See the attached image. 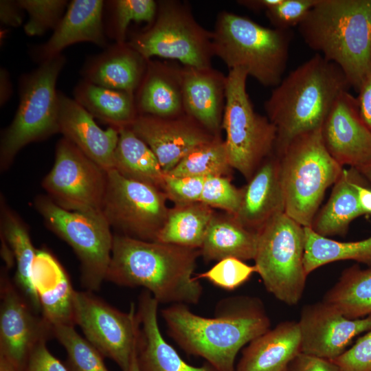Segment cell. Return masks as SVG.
I'll return each mask as SVG.
<instances>
[{
    "mask_svg": "<svg viewBox=\"0 0 371 371\" xmlns=\"http://www.w3.org/2000/svg\"><path fill=\"white\" fill-rule=\"evenodd\" d=\"M304 227V270L308 276L322 265L338 260H351L371 267V236L361 240L339 242Z\"/></svg>",
    "mask_w": 371,
    "mask_h": 371,
    "instance_id": "cell-35",
    "label": "cell"
},
{
    "mask_svg": "<svg viewBox=\"0 0 371 371\" xmlns=\"http://www.w3.org/2000/svg\"><path fill=\"white\" fill-rule=\"evenodd\" d=\"M158 304L146 290L139 297L137 313L140 332L137 357L140 371H216L209 363L201 367L187 363L167 343L159 327Z\"/></svg>",
    "mask_w": 371,
    "mask_h": 371,
    "instance_id": "cell-22",
    "label": "cell"
},
{
    "mask_svg": "<svg viewBox=\"0 0 371 371\" xmlns=\"http://www.w3.org/2000/svg\"><path fill=\"white\" fill-rule=\"evenodd\" d=\"M255 272L257 273L255 265H248L236 258H227L218 261L210 269L195 278L207 279L218 287L232 291L247 282Z\"/></svg>",
    "mask_w": 371,
    "mask_h": 371,
    "instance_id": "cell-41",
    "label": "cell"
},
{
    "mask_svg": "<svg viewBox=\"0 0 371 371\" xmlns=\"http://www.w3.org/2000/svg\"><path fill=\"white\" fill-rule=\"evenodd\" d=\"M17 2L28 14L24 31L32 36L42 35L49 29L54 30L67 4L65 0H19Z\"/></svg>",
    "mask_w": 371,
    "mask_h": 371,
    "instance_id": "cell-39",
    "label": "cell"
},
{
    "mask_svg": "<svg viewBox=\"0 0 371 371\" xmlns=\"http://www.w3.org/2000/svg\"><path fill=\"white\" fill-rule=\"evenodd\" d=\"M74 322L85 338L102 355L127 371L137 350L139 322L133 304L128 313L122 312L93 295L76 291Z\"/></svg>",
    "mask_w": 371,
    "mask_h": 371,
    "instance_id": "cell-14",
    "label": "cell"
},
{
    "mask_svg": "<svg viewBox=\"0 0 371 371\" xmlns=\"http://www.w3.org/2000/svg\"><path fill=\"white\" fill-rule=\"evenodd\" d=\"M333 361L341 371H371V329Z\"/></svg>",
    "mask_w": 371,
    "mask_h": 371,
    "instance_id": "cell-44",
    "label": "cell"
},
{
    "mask_svg": "<svg viewBox=\"0 0 371 371\" xmlns=\"http://www.w3.org/2000/svg\"><path fill=\"white\" fill-rule=\"evenodd\" d=\"M11 83L8 71L1 68L0 71V103L3 105L11 95Z\"/></svg>",
    "mask_w": 371,
    "mask_h": 371,
    "instance_id": "cell-51",
    "label": "cell"
},
{
    "mask_svg": "<svg viewBox=\"0 0 371 371\" xmlns=\"http://www.w3.org/2000/svg\"><path fill=\"white\" fill-rule=\"evenodd\" d=\"M34 206L47 227L71 246L80 261V282L87 291L100 289L110 263L113 234L101 211L72 212L47 195L36 197Z\"/></svg>",
    "mask_w": 371,
    "mask_h": 371,
    "instance_id": "cell-11",
    "label": "cell"
},
{
    "mask_svg": "<svg viewBox=\"0 0 371 371\" xmlns=\"http://www.w3.org/2000/svg\"><path fill=\"white\" fill-rule=\"evenodd\" d=\"M297 27L308 47L358 91L371 73V0H318Z\"/></svg>",
    "mask_w": 371,
    "mask_h": 371,
    "instance_id": "cell-4",
    "label": "cell"
},
{
    "mask_svg": "<svg viewBox=\"0 0 371 371\" xmlns=\"http://www.w3.org/2000/svg\"><path fill=\"white\" fill-rule=\"evenodd\" d=\"M106 183L107 171L63 137L57 144L54 164L42 187L59 207L87 212L101 211Z\"/></svg>",
    "mask_w": 371,
    "mask_h": 371,
    "instance_id": "cell-13",
    "label": "cell"
},
{
    "mask_svg": "<svg viewBox=\"0 0 371 371\" xmlns=\"http://www.w3.org/2000/svg\"><path fill=\"white\" fill-rule=\"evenodd\" d=\"M112 4L113 36L118 44L126 43V34L131 22H146L150 25L157 11V2L153 0H117Z\"/></svg>",
    "mask_w": 371,
    "mask_h": 371,
    "instance_id": "cell-38",
    "label": "cell"
},
{
    "mask_svg": "<svg viewBox=\"0 0 371 371\" xmlns=\"http://www.w3.org/2000/svg\"><path fill=\"white\" fill-rule=\"evenodd\" d=\"M74 98L93 117L118 129L129 127L139 115L135 93L101 87L85 80L76 86Z\"/></svg>",
    "mask_w": 371,
    "mask_h": 371,
    "instance_id": "cell-31",
    "label": "cell"
},
{
    "mask_svg": "<svg viewBox=\"0 0 371 371\" xmlns=\"http://www.w3.org/2000/svg\"><path fill=\"white\" fill-rule=\"evenodd\" d=\"M212 207L198 202L169 209L156 242L200 249L214 216Z\"/></svg>",
    "mask_w": 371,
    "mask_h": 371,
    "instance_id": "cell-34",
    "label": "cell"
},
{
    "mask_svg": "<svg viewBox=\"0 0 371 371\" xmlns=\"http://www.w3.org/2000/svg\"><path fill=\"white\" fill-rule=\"evenodd\" d=\"M300 352L298 323L282 322L249 343L243 351L236 371H284Z\"/></svg>",
    "mask_w": 371,
    "mask_h": 371,
    "instance_id": "cell-26",
    "label": "cell"
},
{
    "mask_svg": "<svg viewBox=\"0 0 371 371\" xmlns=\"http://www.w3.org/2000/svg\"><path fill=\"white\" fill-rule=\"evenodd\" d=\"M350 88L341 69L317 53L283 78L264 103L277 131L274 154L295 137L321 128L338 97Z\"/></svg>",
    "mask_w": 371,
    "mask_h": 371,
    "instance_id": "cell-3",
    "label": "cell"
},
{
    "mask_svg": "<svg viewBox=\"0 0 371 371\" xmlns=\"http://www.w3.org/2000/svg\"><path fill=\"white\" fill-rule=\"evenodd\" d=\"M356 97L361 115L371 131V73L366 78Z\"/></svg>",
    "mask_w": 371,
    "mask_h": 371,
    "instance_id": "cell-48",
    "label": "cell"
},
{
    "mask_svg": "<svg viewBox=\"0 0 371 371\" xmlns=\"http://www.w3.org/2000/svg\"><path fill=\"white\" fill-rule=\"evenodd\" d=\"M113 169L128 179L161 190L164 173L157 157L129 127L119 129Z\"/></svg>",
    "mask_w": 371,
    "mask_h": 371,
    "instance_id": "cell-32",
    "label": "cell"
},
{
    "mask_svg": "<svg viewBox=\"0 0 371 371\" xmlns=\"http://www.w3.org/2000/svg\"><path fill=\"white\" fill-rule=\"evenodd\" d=\"M127 44L146 60L157 56L177 60L183 66L212 67V32L202 27L185 3L157 2V11L148 28L132 36Z\"/></svg>",
    "mask_w": 371,
    "mask_h": 371,
    "instance_id": "cell-9",
    "label": "cell"
},
{
    "mask_svg": "<svg viewBox=\"0 0 371 371\" xmlns=\"http://www.w3.org/2000/svg\"><path fill=\"white\" fill-rule=\"evenodd\" d=\"M318 0H282L265 14L274 28L291 30L298 26Z\"/></svg>",
    "mask_w": 371,
    "mask_h": 371,
    "instance_id": "cell-43",
    "label": "cell"
},
{
    "mask_svg": "<svg viewBox=\"0 0 371 371\" xmlns=\"http://www.w3.org/2000/svg\"><path fill=\"white\" fill-rule=\"evenodd\" d=\"M357 169L371 186V161Z\"/></svg>",
    "mask_w": 371,
    "mask_h": 371,
    "instance_id": "cell-53",
    "label": "cell"
},
{
    "mask_svg": "<svg viewBox=\"0 0 371 371\" xmlns=\"http://www.w3.org/2000/svg\"><path fill=\"white\" fill-rule=\"evenodd\" d=\"M127 371H140L137 361V350L133 355L131 361Z\"/></svg>",
    "mask_w": 371,
    "mask_h": 371,
    "instance_id": "cell-54",
    "label": "cell"
},
{
    "mask_svg": "<svg viewBox=\"0 0 371 371\" xmlns=\"http://www.w3.org/2000/svg\"><path fill=\"white\" fill-rule=\"evenodd\" d=\"M144 58L127 43H115L91 58L83 69L85 80L95 85L135 93L147 68Z\"/></svg>",
    "mask_w": 371,
    "mask_h": 371,
    "instance_id": "cell-27",
    "label": "cell"
},
{
    "mask_svg": "<svg viewBox=\"0 0 371 371\" xmlns=\"http://www.w3.org/2000/svg\"><path fill=\"white\" fill-rule=\"evenodd\" d=\"M23 9L17 1L1 0L0 1V19L3 24L18 27L23 22Z\"/></svg>",
    "mask_w": 371,
    "mask_h": 371,
    "instance_id": "cell-47",
    "label": "cell"
},
{
    "mask_svg": "<svg viewBox=\"0 0 371 371\" xmlns=\"http://www.w3.org/2000/svg\"><path fill=\"white\" fill-rule=\"evenodd\" d=\"M60 133L106 171L114 168L119 129L101 128L94 117L76 100L58 92Z\"/></svg>",
    "mask_w": 371,
    "mask_h": 371,
    "instance_id": "cell-19",
    "label": "cell"
},
{
    "mask_svg": "<svg viewBox=\"0 0 371 371\" xmlns=\"http://www.w3.org/2000/svg\"><path fill=\"white\" fill-rule=\"evenodd\" d=\"M214 317L193 313L184 304L161 310L168 335L190 355L205 359L216 371H235L240 348L270 329V319L257 297L237 296L220 303Z\"/></svg>",
    "mask_w": 371,
    "mask_h": 371,
    "instance_id": "cell-1",
    "label": "cell"
},
{
    "mask_svg": "<svg viewBox=\"0 0 371 371\" xmlns=\"http://www.w3.org/2000/svg\"><path fill=\"white\" fill-rule=\"evenodd\" d=\"M324 144L341 166L359 168L371 161V131L349 91L337 99L322 127Z\"/></svg>",
    "mask_w": 371,
    "mask_h": 371,
    "instance_id": "cell-18",
    "label": "cell"
},
{
    "mask_svg": "<svg viewBox=\"0 0 371 371\" xmlns=\"http://www.w3.org/2000/svg\"><path fill=\"white\" fill-rule=\"evenodd\" d=\"M258 240V232L245 227L234 215L214 214L199 250L207 262L227 258L254 260Z\"/></svg>",
    "mask_w": 371,
    "mask_h": 371,
    "instance_id": "cell-30",
    "label": "cell"
},
{
    "mask_svg": "<svg viewBox=\"0 0 371 371\" xmlns=\"http://www.w3.org/2000/svg\"><path fill=\"white\" fill-rule=\"evenodd\" d=\"M247 73L229 70L222 122L229 164L249 181L274 153L277 131L267 116L256 113L247 91Z\"/></svg>",
    "mask_w": 371,
    "mask_h": 371,
    "instance_id": "cell-8",
    "label": "cell"
},
{
    "mask_svg": "<svg viewBox=\"0 0 371 371\" xmlns=\"http://www.w3.org/2000/svg\"><path fill=\"white\" fill-rule=\"evenodd\" d=\"M64 64L65 58L59 54L42 62L23 80L17 111L1 135V172L9 168L24 146L60 133L56 84Z\"/></svg>",
    "mask_w": 371,
    "mask_h": 371,
    "instance_id": "cell-7",
    "label": "cell"
},
{
    "mask_svg": "<svg viewBox=\"0 0 371 371\" xmlns=\"http://www.w3.org/2000/svg\"><path fill=\"white\" fill-rule=\"evenodd\" d=\"M184 112L214 135H218L225 105L226 76L212 68L182 66Z\"/></svg>",
    "mask_w": 371,
    "mask_h": 371,
    "instance_id": "cell-20",
    "label": "cell"
},
{
    "mask_svg": "<svg viewBox=\"0 0 371 371\" xmlns=\"http://www.w3.org/2000/svg\"><path fill=\"white\" fill-rule=\"evenodd\" d=\"M32 282L43 317L53 326L73 325L75 290L58 260L46 250H38L32 265Z\"/></svg>",
    "mask_w": 371,
    "mask_h": 371,
    "instance_id": "cell-23",
    "label": "cell"
},
{
    "mask_svg": "<svg viewBox=\"0 0 371 371\" xmlns=\"http://www.w3.org/2000/svg\"><path fill=\"white\" fill-rule=\"evenodd\" d=\"M200 255L199 249L113 234L105 280L143 286L159 304H196L203 293L192 276Z\"/></svg>",
    "mask_w": 371,
    "mask_h": 371,
    "instance_id": "cell-2",
    "label": "cell"
},
{
    "mask_svg": "<svg viewBox=\"0 0 371 371\" xmlns=\"http://www.w3.org/2000/svg\"><path fill=\"white\" fill-rule=\"evenodd\" d=\"M361 177L357 168H344L334 184L329 199L316 214L310 227L315 233L327 238L344 236L350 223L364 215L359 203L356 188Z\"/></svg>",
    "mask_w": 371,
    "mask_h": 371,
    "instance_id": "cell-29",
    "label": "cell"
},
{
    "mask_svg": "<svg viewBox=\"0 0 371 371\" xmlns=\"http://www.w3.org/2000/svg\"><path fill=\"white\" fill-rule=\"evenodd\" d=\"M232 168L219 135L189 152L167 175L173 177H225Z\"/></svg>",
    "mask_w": 371,
    "mask_h": 371,
    "instance_id": "cell-36",
    "label": "cell"
},
{
    "mask_svg": "<svg viewBox=\"0 0 371 371\" xmlns=\"http://www.w3.org/2000/svg\"><path fill=\"white\" fill-rule=\"evenodd\" d=\"M129 128L150 147L164 174L195 147L216 136L186 113L168 117L138 115Z\"/></svg>",
    "mask_w": 371,
    "mask_h": 371,
    "instance_id": "cell-17",
    "label": "cell"
},
{
    "mask_svg": "<svg viewBox=\"0 0 371 371\" xmlns=\"http://www.w3.org/2000/svg\"><path fill=\"white\" fill-rule=\"evenodd\" d=\"M8 270L1 272L0 355L24 371L32 352L53 335V328L10 280Z\"/></svg>",
    "mask_w": 371,
    "mask_h": 371,
    "instance_id": "cell-15",
    "label": "cell"
},
{
    "mask_svg": "<svg viewBox=\"0 0 371 371\" xmlns=\"http://www.w3.org/2000/svg\"><path fill=\"white\" fill-rule=\"evenodd\" d=\"M292 38L291 30L266 27L223 11L212 31L214 55L229 70L242 69L262 86L274 88L283 78Z\"/></svg>",
    "mask_w": 371,
    "mask_h": 371,
    "instance_id": "cell-5",
    "label": "cell"
},
{
    "mask_svg": "<svg viewBox=\"0 0 371 371\" xmlns=\"http://www.w3.org/2000/svg\"><path fill=\"white\" fill-rule=\"evenodd\" d=\"M205 177H173L164 174L161 190L175 205L200 202Z\"/></svg>",
    "mask_w": 371,
    "mask_h": 371,
    "instance_id": "cell-42",
    "label": "cell"
},
{
    "mask_svg": "<svg viewBox=\"0 0 371 371\" xmlns=\"http://www.w3.org/2000/svg\"><path fill=\"white\" fill-rule=\"evenodd\" d=\"M53 335L65 348L69 371H109L102 355L74 329L73 325H55Z\"/></svg>",
    "mask_w": 371,
    "mask_h": 371,
    "instance_id": "cell-37",
    "label": "cell"
},
{
    "mask_svg": "<svg viewBox=\"0 0 371 371\" xmlns=\"http://www.w3.org/2000/svg\"><path fill=\"white\" fill-rule=\"evenodd\" d=\"M47 341L39 343L32 352L24 371H69L46 346Z\"/></svg>",
    "mask_w": 371,
    "mask_h": 371,
    "instance_id": "cell-45",
    "label": "cell"
},
{
    "mask_svg": "<svg viewBox=\"0 0 371 371\" xmlns=\"http://www.w3.org/2000/svg\"><path fill=\"white\" fill-rule=\"evenodd\" d=\"M0 371H22L5 357L0 355Z\"/></svg>",
    "mask_w": 371,
    "mask_h": 371,
    "instance_id": "cell-52",
    "label": "cell"
},
{
    "mask_svg": "<svg viewBox=\"0 0 371 371\" xmlns=\"http://www.w3.org/2000/svg\"><path fill=\"white\" fill-rule=\"evenodd\" d=\"M258 234L254 265L266 289L288 305L297 304L307 277L304 267V227L283 212Z\"/></svg>",
    "mask_w": 371,
    "mask_h": 371,
    "instance_id": "cell-10",
    "label": "cell"
},
{
    "mask_svg": "<svg viewBox=\"0 0 371 371\" xmlns=\"http://www.w3.org/2000/svg\"><path fill=\"white\" fill-rule=\"evenodd\" d=\"M104 1L73 0L49 40L36 52L44 62L59 54L65 47L79 42H91L104 46L102 23Z\"/></svg>",
    "mask_w": 371,
    "mask_h": 371,
    "instance_id": "cell-24",
    "label": "cell"
},
{
    "mask_svg": "<svg viewBox=\"0 0 371 371\" xmlns=\"http://www.w3.org/2000/svg\"><path fill=\"white\" fill-rule=\"evenodd\" d=\"M284 371H341L333 361L300 352L287 365Z\"/></svg>",
    "mask_w": 371,
    "mask_h": 371,
    "instance_id": "cell-46",
    "label": "cell"
},
{
    "mask_svg": "<svg viewBox=\"0 0 371 371\" xmlns=\"http://www.w3.org/2000/svg\"><path fill=\"white\" fill-rule=\"evenodd\" d=\"M166 199L161 190L111 169L107 171L101 212L111 227L122 235L155 241L169 212Z\"/></svg>",
    "mask_w": 371,
    "mask_h": 371,
    "instance_id": "cell-12",
    "label": "cell"
},
{
    "mask_svg": "<svg viewBox=\"0 0 371 371\" xmlns=\"http://www.w3.org/2000/svg\"><path fill=\"white\" fill-rule=\"evenodd\" d=\"M243 188L238 189L226 177H205L200 202L235 215L240 206Z\"/></svg>",
    "mask_w": 371,
    "mask_h": 371,
    "instance_id": "cell-40",
    "label": "cell"
},
{
    "mask_svg": "<svg viewBox=\"0 0 371 371\" xmlns=\"http://www.w3.org/2000/svg\"><path fill=\"white\" fill-rule=\"evenodd\" d=\"M0 233L11 249L16 264L14 283L34 309L41 312L39 300L32 282V265L36 256L29 229L20 216L0 196Z\"/></svg>",
    "mask_w": 371,
    "mask_h": 371,
    "instance_id": "cell-28",
    "label": "cell"
},
{
    "mask_svg": "<svg viewBox=\"0 0 371 371\" xmlns=\"http://www.w3.org/2000/svg\"><path fill=\"white\" fill-rule=\"evenodd\" d=\"M285 212L279 159L266 158L243 188L240 206L234 217L247 229L258 232L276 215Z\"/></svg>",
    "mask_w": 371,
    "mask_h": 371,
    "instance_id": "cell-21",
    "label": "cell"
},
{
    "mask_svg": "<svg viewBox=\"0 0 371 371\" xmlns=\"http://www.w3.org/2000/svg\"><path fill=\"white\" fill-rule=\"evenodd\" d=\"M181 68L148 60L145 74L135 93L139 115L168 117L185 113Z\"/></svg>",
    "mask_w": 371,
    "mask_h": 371,
    "instance_id": "cell-25",
    "label": "cell"
},
{
    "mask_svg": "<svg viewBox=\"0 0 371 371\" xmlns=\"http://www.w3.org/2000/svg\"><path fill=\"white\" fill-rule=\"evenodd\" d=\"M282 0H240L238 1V3L247 8L249 10L259 12L265 11V12L278 5Z\"/></svg>",
    "mask_w": 371,
    "mask_h": 371,
    "instance_id": "cell-50",
    "label": "cell"
},
{
    "mask_svg": "<svg viewBox=\"0 0 371 371\" xmlns=\"http://www.w3.org/2000/svg\"><path fill=\"white\" fill-rule=\"evenodd\" d=\"M297 323L301 352L333 360L347 350L355 337L371 329V315L348 319L321 301L305 305Z\"/></svg>",
    "mask_w": 371,
    "mask_h": 371,
    "instance_id": "cell-16",
    "label": "cell"
},
{
    "mask_svg": "<svg viewBox=\"0 0 371 371\" xmlns=\"http://www.w3.org/2000/svg\"><path fill=\"white\" fill-rule=\"evenodd\" d=\"M277 156L285 213L310 227L326 190L337 181L344 168L326 150L321 128L295 137Z\"/></svg>",
    "mask_w": 371,
    "mask_h": 371,
    "instance_id": "cell-6",
    "label": "cell"
},
{
    "mask_svg": "<svg viewBox=\"0 0 371 371\" xmlns=\"http://www.w3.org/2000/svg\"><path fill=\"white\" fill-rule=\"evenodd\" d=\"M359 205L364 214H371V186L361 177L356 185Z\"/></svg>",
    "mask_w": 371,
    "mask_h": 371,
    "instance_id": "cell-49",
    "label": "cell"
},
{
    "mask_svg": "<svg viewBox=\"0 0 371 371\" xmlns=\"http://www.w3.org/2000/svg\"><path fill=\"white\" fill-rule=\"evenodd\" d=\"M322 301L348 319L371 315V267L354 265L345 269Z\"/></svg>",
    "mask_w": 371,
    "mask_h": 371,
    "instance_id": "cell-33",
    "label": "cell"
}]
</instances>
